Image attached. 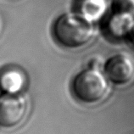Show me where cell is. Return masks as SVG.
Here are the masks:
<instances>
[{
	"label": "cell",
	"mask_w": 134,
	"mask_h": 134,
	"mask_svg": "<svg viewBox=\"0 0 134 134\" xmlns=\"http://www.w3.org/2000/svg\"><path fill=\"white\" fill-rule=\"evenodd\" d=\"M134 29V15L130 13L112 11L103 24L104 35L111 40L128 39Z\"/></svg>",
	"instance_id": "obj_5"
},
{
	"label": "cell",
	"mask_w": 134,
	"mask_h": 134,
	"mask_svg": "<svg viewBox=\"0 0 134 134\" xmlns=\"http://www.w3.org/2000/svg\"><path fill=\"white\" fill-rule=\"evenodd\" d=\"M26 85V76L21 70L15 67L0 72V91L3 93H20Z\"/></svg>",
	"instance_id": "obj_6"
},
{
	"label": "cell",
	"mask_w": 134,
	"mask_h": 134,
	"mask_svg": "<svg viewBox=\"0 0 134 134\" xmlns=\"http://www.w3.org/2000/svg\"><path fill=\"white\" fill-rule=\"evenodd\" d=\"M127 40L134 46V29H133V31H132V32L131 33V35L129 36V37H128V39H127Z\"/></svg>",
	"instance_id": "obj_9"
},
{
	"label": "cell",
	"mask_w": 134,
	"mask_h": 134,
	"mask_svg": "<svg viewBox=\"0 0 134 134\" xmlns=\"http://www.w3.org/2000/svg\"><path fill=\"white\" fill-rule=\"evenodd\" d=\"M107 9V0H82L80 4V14L92 23L103 18Z\"/></svg>",
	"instance_id": "obj_7"
},
{
	"label": "cell",
	"mask_w": 134,
	"mask_h": 134,
	"mask_svg": "<svg viewBox=\"0 0 134 134\" xmlns=\"http://www.w3.org/2000/svg\"><path fill=\"white\" fill-rule=\"evenodd\" d=\"M112 11L130 13L134 15V0H114Z\"/></svg>",
	"instance_id": "obj_8"
},
{
	"label": "cell",
	"mask_w": 134,
	"mask_h": 134,
	"mask_svg": "<svg viewBox=\"0 0 134 134\" xmlns=\"http://www.w3.org/2000/svg\"><path fill=\"white\" fill-rule=\"evenodd\" d=\"M56 41L67 48L85 46L93 36V23L81 14L67 13L56 20L53 28Z\"/></svg>",
	"instance_id": "obj_1"
},
{
	"label": "cell",
	"mask_w": 134,
	"mask_h": 134,
	"mask_svg": "<svg viewBox=\"0 0 134 134\" xmlns=\"http://www.w3.org/2000/svg\"><path fill=\"white\" fill-rule=\"evenodd\" d=\"M104 70L106 77L113 84L126 85L131 82L134 77V61L126 54L113 55L105 62Z\"/></svg>",
	"instance_id": "obj_4"
},
{
	"label": "cell",
	"mask_w": 134,
	"mask_h": 134,
	"mask_svg": "<svg viewBox=\"0 0 134 134\" xmlns=\"http://www.w3.org/2000/svg\"><path fill=\"white\" fill-rule=\"evenodd\" d=\"M27 112L26 99L20 93L0 95V126L14 128L19 126Z\"/></svg>",
	"instance_id": "obj_3"
},
{
	"label": "cell",
	"mask_w": 134,
	"mask_h": 134,
	"mask_svg": "<svg viewBox=\"0 0 134 134\" xmlns=\"http://www.w3.org/2000/svg\"><path fill=\"white\" fill-rule=\"evenodd\" d=\"M75 97L87 104H97L105 97L108 91V81L101 71L89 68L77 74L71 85Z\"/></svg>",
	"instance_id": "obj_2"
}]
</instances>
